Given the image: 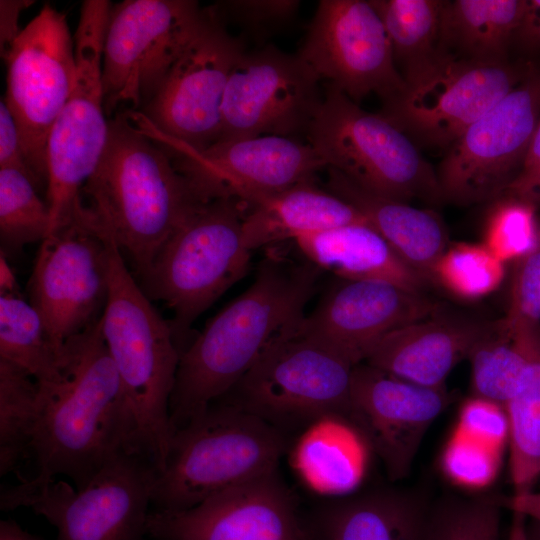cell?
Wrapping results in <instances>:
<instances>
[{"mask_svg": "<svg viewBox=\"0 0 540 540\" xmlns=\"http://www.w3.org/2000/svg\"><path fill=\"white\" fill-rule=\"evenodd\" d=\"M298 324L279 336L223 396L284 433L330 415L347 418L356 366L300 332Z\"/></svg>", "mask_w": 540, "mask_h": 540, "instance_id": "cell-10", "label": "cell"}, {"mask_svg": "<svg viewBox=\"0 0 540 540\" xmlns=\"http://www.w3.org/2000/svg\"><path fill=\"white\" fill-rule=\"evenodd\" d=\"M223 11L251 32L284 26L300 6L297 0H234L222 2Z\"/></svg>", "mask_w": 540, "mask_h": 540, "instance_id": "cell-42", "label": "cell"}, {"mask_svg": "<svg viewBox=\"0 0 540 540\" xmlns=\"http://www.w3.org/2000/svg\"><path fill=\"white\" fill-rule=\"evenodd\" d=\"M3 168H11L24 173L38 189L23 151L16 122L2 98L0 101V169Z\"/></svg>", "mask_w": 540, "mask_h": 540, "instance_id": "cell-43", "label": "cell"}, {"mask_svg": "<svg viewBox=\"0 0 540 540\" xmlns=\"http://www.w3.org/2000/svg\"><path fill=\"white\" fill-rule=\"evenodd\" d=\"M209 200L166 147L128 117L109 120L107 144L82 189L83 213L112 236L141 277L169 237Z\"/></svg>", "mask_w": 540, "mask_h": 540, "instance_id": "cell-3", "label": "cell"}, {"mask_svg": "<svg viewBox=\"0 0 540 540\" xmlns=\"http://www.w3.org/2000/svg\"><path fill=\"white\" fill-rule=\"evenodd\" d=\"M429 510L412 493L377 489L334 499L307 527L311 540H425Z\"/></svg>", "mask_w": 540, "mask_h": 540, "instance_id": "cell-24", "label": "cell"}, {"mask_svg": "<svg viewBox=\"0 0 540 540\" xmlns=\"http://www.w3.org/2000/svg\"><path fill=\"white\" fill-rule=\"evenodd\" d=\"M532 67L445 54L405 81L381 113L420 148L445 151L470 125L509 94Z\"/></svg>", "mask_w": 540, "mask_h": 540, "instance_id": "cell-12", "label": "cell"}, {"mask_svg": "<svg viewBox=\"0 0 540 540\" xmlns=\"http://www.w3.org/2000/svg\"><path fill=\"white\" fill-rule=\"evenodd\" d=\"M0 540H46L24 530L13 520H1Z\"/></svg>", "mask_w": 540, "mask_h": 540, "instance_id": "cell-48", "label": "cell"}, {"mask_svg": "<svg viewBox=\"0 0 540 540\" xmlns=\"http://www.w3.org/2000/svg\"><path fill=\"white\" fill-rule=\"evenodd\" d=\"M30 0H1L0 1V47L3 57L21 30L18 19L22 11L31 6Z\"/></svg>", "mask_w": 540, "mask_h": 540, "instance_id": "cell-46", "label": "cell"}, {"mask_svg": "<svg viewBox=\"0 0 540 540\" xmlns=\"http://www.w3.org/2000/svg\"><path fill=\"white\" fill-rule=\"evenodd\" d=\"M503 508L540 523V492L534 490L500 498Z\"/></svg>", "mask_w": 540, "mask_h": 540, "instance_id": "cell-47", "label": "cell"}, {"mask_svg": "<svg viewBox=\"0 0 540 540\" xmlns=\"http://www.w3.org/2000/svg\"><path fill=\"white\" fill-rule=\"evenodd\" d=\"M437 311L423 293L384 281L340 279L303 316L298 330L358 365L386 335Z\"/></svg>", "mask_w": 540, "mask_h": 540, "instance_id": "cell-22", "label": "cell"}, {"mask_svg": "<svg viewBox=\"0 0 540 540\" xmlns=\"http://www.w3.org/2000/svg\"><path fill=\"white\" fill-rule=\"evenodd\" d=\"M500 498L450 496L430 507L425 540H501Z\"/></svg>", "mask_w": 540, "mask_h": 540, "instance_id": "cell-37", "label": "cell"}, {"mask_svg": "<svg viewBox=\"0 0 540 540\" xmlns=\"http://www.w3.org/2000/svg\"><path fill=\"white\" fill-rule=\"evenodd\" d=\"M384 26L404 81L445 54L440 45L443 0H369Z\"/></svg>", "mask_w": 540, "mask_h": 540, "instance_id": "cell-30", "label": "cell"}, {"mask_svg": "<svg viewBox=\"0 0 540 540\" xmlns=\"http://www.w3.org/2000/svg\"><path fill=\"white\" fill-rule=\"evenodd\" d=\"M295 450L294 462L305 480L318 490L347 494L363 479L366 440L346 417L330 415L307 427Z\"/></svg>", "mask_w": 540, "mask_h": 540, "instance_id": "cell-29", "label": "cell"}, {"mask_svg": "<svg viewBox=\"0 0 540 540\" xmlns=\"http://www.w3.org/2000/svg\"><path fill=\"white\" fill-rule=\"evenodd\" d=\"M28 288L62 367L66 343L100 319L109 290L106 239L82 209L42 241Z\"/></svg>", "mask_w": 540, "mask_h": 540, "instance_id": "cell-15", "label": "cell"}, {"mask_svg": "<svg viewBox=\"0 0 540 540\" xmlns=\"http://www.w3.org/2000/svg\"><path fill=\"white\" fill-rule=\"evenodd\" d=\"M287 448L283 431L220 398L175 431L151 502L156 511H181L278 469Z\"/></svg>", "mask_w": 540, "mask_h": 540, "instance_id": "cell-5", "label": "cell"}, {"mask_svg": "<svg viewBox=\"0 0 540 540\" xmlns=\"http://www.w3.org/2000/svg\"><path fill=\"white\" fill-rule=\"evenodd\" d=\"M526 0H443L440 45L445 53L507 61Z\"/></svg>", "mask_w": 540, "mask_h": 540, "instance_id": "cell-28", "label": "cell"}, {"mask_svg": "<svg viewBox=\"0 0 540 540\" xmlns=\"http://www.w3.org/2000/svg\"><path fill=\"white\" fill-rule=\"evenodd\" d=\"M319 81L298 53L245 51L227 84L219 140L307 132L323 99Z\"/></svg>", "mask_w": 540, "mask_h": 540, "instance_id": "cell-19", "label": "cell"}, {"mask_svg": "<svg viewBox=\"0 0 540 540\" xmlns=\"http://www.w3.org/2000/svg\"><path fill=\"white\" fill-rule=\"evenodd\" d=\"M156 474L145 454L123 448L82 488L57 478L25 479L1 493L0 507L31 508L55 527V540H141Z\"/></svg>", "mask_w": 540, "mask_h": 540, "instance_id": "cell-8", "label": "cell"}, {"mask_svg": "<svg viewBox=\"0 0 540 540\" xmlns=\"http://www.w3.org/2000/svg\"><path fill=\"white\" fill-rule=\"evenodd\" d=\"M155 540H311L278 469L181 511H151Z\"/></svg>", "mask_w": 540, "mask_h": 540, "instance_id": "cell-20", "label": "cell"}, {"mask_svg": "<svg viewBox=\"0 0 540 540\" xmlns=\"http://www.w3.org/2000/svg\"><path fill=\"white\" fill-rule=\"evenodd\" d=\"M502 452L454 430L440 458L441 470L454 485L481 490L496 479Z\"/></svg>", "mask_w": 540, "mask_h": 540, "instance_id": "cell-39", "label": "cell"}, {"mask_svg": "<svg viewBox=\"0 0 540 540\" xmlns=\"http://www.w3.org/2000/svg\"><path fill=\"white\" fill-rule=\"evenodd\" d=\"M449 401L446 387L414 384L362 362L353 369L347 418L396 481L410 472L427 430Z\"/></svg>", "mask_w": 540, "mask_h": 540, "instance_id": "cell-21", "label": "cell"}, {"mask_svg": "<svg viewBox=\"0 0 540 540\" xmlns=\"http://www.w3.org/2000/svg\"><path fill=\"white\" fill-rule=\"evenodd\" d=\"M207 9L192 0H125L112 5L103 42L105 111L144 107L201 28Z\"/></svg>", "mask_w": 540, "mask_h": 540, "instance_id": "cell-11", "label": "cell"}, {"mask_svg": "<svg viewBox=\"0 0 540 540\" xmlns=\"http://www.w3.org/2000/svg\"><path fill=\"white\" fill-rule=\"evenodd\" d=\"M243 221L249 250L357 223L365 218L328 189L305 181L247 204Z\"/></svg>", "mask_w": 540, "mask_h": 540, "instance_id": "cell-27", "label": "cell"}, {"mask_svg": "<svg viewBox=\"0 0 540 540\" xmlns=\"http://www.w3.org/2000/svg\"><path fill=\"white\" fill-rule=\"evenodd\" d=\"M298 55L320 80L357 103L371 93L386 102L406 86L369 1L321 0Z\"/></svg>", "mask_w": 540, "mask_h": 540, "instance_id": "cell-18", "label": "cell"}, {"mask_svg": "<svg viewBox=\"0 0 540 540\" xmlns=\"http://www.w3.org/2000/svg\"><path fill=\"white\" fill-rule=\"evenodd\" d=\"M0 359L23 368L40 386L56 384L62 377L44 323L21 293L0 294Z\"/></svg>", "mask_w": 540, "mask_h": 540, "instance_id": "cell-32", "label": "cell"}, {"mask_svg": "<svg viewBox=\"0 0 540 540\" xmlns=\"http://www.w3.org/2000/svg\"><path fill=\"white\" fill-rule=\"evenodd\" d=\"M39 387V416L31 447L37 473L30 480L46 482L64 476L79 489L117 451L138 450L100 319L66 343L62 378Z\"/></svg>", "mask_w": 540, "mask_h": 540, "instance_id": "cell-2", "label": "cell"}, {"mask_svg": "<svg viewBox=\"0 0 540 540\" xmlns=\"http://www.w3.org/2000/svg\"><path fill=\"white\" fill-rule=\"evenodd\" d=\"M494 322L442 316L437 311L386 335L364 363L414 384L445 387L452 369L468 359Z\"/></svg>", "mask_w": 540, "mask_h": 540, "instance_id": "cell-23", "label": "cell"}, {"mask_svg": "<svg viewBox=\"0 0 540 540\" xmlns=\"http://www.w3.org/2000/svg\"><path fill=\"white\" fill-rule=\"evenodd\" d=\"M40 387L23 368L0 359V475L18 472L31 452Z\"/></svg>", "mask_w": 540, "mask_h": 540, "instance_id": "cell-34", "label": "cell"}, {"mask_svg": "<svg viewBox=\"0 0 540 540\" xmlns=\"http://www.w3.org/2000/svg\"><path fill=\"white\" fill-rule=\"evenodd\" d=\"M455 429L500 452L509 442L504 406L475 395L463 402Z\"/></svg>", "mask_w": 540, "mask_h": 540, "instance_id": "cell-41", "label": "cell"}, {"mask_svg": "<svg viewBox=\"0 0 540 540\" xmlns=\"http://www.w3.org/2000/svg\"><path fill=\"white\" fill-rule=\"evenodd\" d=\"M504 408L509 423L513 494H521L533 490L540 477V342Z\"/></svg>", "mask_w": 540, "mask_h": 540, "instance_id": "cell-33", "label": "cell"}, {"mask_svg": "<svg viewBox=\"0 0 540 540\" xmlns=\"http://www.w3.org/2000/svg\"><path fill=\"white\" fill-rule=\"evenodd\" d=\"M540 121V72L528 75L445 151L436 175L444 202L502 197L518 176Z\"/></svg>", "mask_w": 540, "mask_h": 540, "instance_id": "cell-13", "label": "cell"}, {"mask_svg": "<svg viewBox=\"0 0 540 540\" xmlns=\"http://www.w3.org/2000/svg\"><path fill=\"white\" fill-rule=\"evenodd\" d=\"M244 52L216 8H208L201 28L140 112L164 135L206 149L220 138L227 84Z\"/></svg>", "mask_w": 540, "mask_h": 540, "instance_id": "cell-16", "label": "cell"}, {"mask_svg": "<svg viewBox=\"0 0 540 540\" xmlns=\"http://www.w3.org/2000/svg\"><path fill=\"white\" fill-rule=\"evenodd\" d=\"M112 5L107 0H85L81 5L74 34L75 81L47 142L49 234L81 211L82 189L107 144L102 55Z\"/></svg>", "mask_w": 540, "mask_h": 540, "instance_id": "cell-9", "label": "cell"}, {"mask_svg": "<svg viewBox=\"0 0 540 540\" xmlns=\"http://www.w3.org/2000/svg\"><path fill=\"white\" fill-rule=\"evenodd\" d=\"M307 133L326 168L363 189L406 203L444 202L436 170L413 140L338 89L328 86Z\"/></svg>", "mask_w": 540, "mask_h": 540, "instance_id": "cell-7", "label": "cell"}, {"mask_svg": "<svg viewBox=\"0 0 540 540\" xmlns=\"http://www.w3.org/2000/svg\"><path fill=\"white\" fill-rule=\"evenodd\" d=\"M504 320L510 328L540 327V230L536 245L518 259Z\"/></svg>", "mask_w": 540, "mask_h": 540, "instance_id": "cell-40", "label": "cell"}, {"mask_svg": "<svg viewBox=\"0 0 540 540\" xmlns=\"http://www.w3.org/2000/svg\"><path fill=\"white\" fill-rule=\"evenodd\" d=\"M141 130L162 144L208 199L234 197L246 204L313 180L326 168L309 144L291 137L257 136L221 139L196 150L174 140L143 121Z\"/></svg>", "mask_w": 540, "mask_h": 540, "instance_id": "cell-17", "label": "cell"}, {"mask_svg": "<svg viewBox=\"0 0 540 540\" xmlns=\"http://www.w3.org/2000/svg\"><path fill=\"white\" fill-rule=\"evenodd\" d=\"M304 259L344 280H374L423 293L429 283L368 223L344 225L294 240Z\"/></svg>", "mask_w": 540, "mask_h": 540, "instance_id": "cell-26", "label": "cell"}, {"mask_svg": "<svg viewBox=\"0 0 540 540\" xmlns=\"http://www.w3.org/2000/svg\"><path fill=\"white\" fill-rule=\"evenodd\" d=\"M504 264L483 243H456L439 258L433 283L460 299L477 300L498 289L505 276Z\"/></svg>", "mask_w": 540, "mask_h": 540, "instance_id": "cell-36", "label": "cell"}, {"mask_svg": "<svg viewBox=\"0 0 540 540\" xmlns=\"http://www.w3.org/2000/svg\"><path fill=\"white\" fill-rule=\"evenodd\" d=\"M2 58L7 65L4 100L38 189H47L48 137L76 75L74 37L66 15L45 4Z\"/></svg>", "mask_w": 540, "mask_h": 540, "instance_id": "cell-14", "label": "cell"}, {"mask_svg": "<svg viewBox=\"0 0 540 540\" xmlns=\"http://www.w3.org/2000/svg\"><path fill=\"white\" fill-rule=\"evenodd\" d=\"M526 540H540V523L527 518Z\"/></svg>", "mask_w": 540, "mask_h": 540, "instance_id": "cell-50", "label": "cell"}, {"mask_svg": "<svg viewBox=\"0 0 540 540\" xmlns=\"http://www.w3.org/2000/svg\"><path fill=\"white\" fill-rule=\"evenodd\" d=\"M513 44L526 52L540 51V0H526Z\"/></svg>", "mask_w": 540, "mask_h": 540, "instance_id": "cell-45", "label": "cell"}, {"mask_svg": "<svg viewBox=\"0 0 540 540\" xmlns=\"http://www.w3.org/2000/svg\"><path fill=\"white\" fill-rule=\"evenodd\" d=\"M20 293L15 275L9 266L6 256L0 254V294Z\"/></svg>", "mask_w": 540, "mask_h": 540, "instance_id": "cell-49", "label": "cell"}, {"mask_svg": "<svg viewBox=\"0 0 540 540\" xmlns=\"http://www.w3.org/2000/svg\"><path fill=\"white\" fill-rule=\"evenodd\" d=\"M484 227V246L499 260L520 259L537 243V208L521 199L502 196L491 202Z\"/></svg>", "mask_w": 540, "mask_h": 540, "instance_id": "cell-38", "label": "cell"}, {"mask_svg": "<svg viewBox=\"0 0 540 540\" xmlns=\"http://www.w3.org/2000/svg\"><path fill=\"white\" fill-rule=\"evenodd\" d=\"M326 189L352 205L411 268L429 284L448 247L446 227L437 213L369 192L327 168Z\"/></svg>", "mask_w": 540, "mask_h": 540, "instance_id": "cell-25", "label": "cell"}, {"mask_svg": "<svg viewBox=\"0 0 540 540\" xmlns=\"http://www.w3.org/2000/svg\"><path fill=\"white\" fill-rule=\"evenodd\" d=\"M98 229L109 254V290L100 318L102 335L133 420L136 447L159 472L175 433L170 398L181 349L170 323L132 276L112 236Z\"/></svg>", "mask_w": 540, "mask_h": 540, "instance_id": "cell-4", "label": "cell"}, {"mask_svg": "<svg viewBox=\"0 0 540 540\" xmlns=\"http://www.w3.org/2000/svg\"><path fill=\"white\" fill-rule=\"evenodd\" d=\"M504 195L521 199L537 209L540 208V121L522 168Z\"/></svg>", "mask_w": 540, "mask_h": 540, "instance_id": "cell-44", "label": "cell"}, {"mask_svg": "<svg viewBox=\"0 0 540 540\" xmlns=\"http://www.w3.org/2000/svg\"><path fill=\"white\" fill-rule=\"evenodd\" d=\"M539 342L540 327L510 328L504 319L495 321L468 357L472 395L504 406L517 388Z\"/></svg>", "mask_w": 540, "mask_h": 540, "instance_id": "cell-31", "label": "cell"}, {"mask_svg": "<svg viewBox=\"0 0 540 540\" xmlns=\"http://www.w3.org/2000/svg\"><path fill=\"white\" fill-rule=\"evenodd\" d=\"M51 214L47 202L24 173L0 169V242L6 257L19 253L49 234Z\"/></svg>", "mask_w": 540, "mask_h": 540, "instance_id": "cell-35", "label": "cell"}, {"mask_svg": "<svg viewBox=\"0 0 540 540\" xmlns=\"http://www.w3.org/2000/svg\"><path fill=\"white\" fill-rule=\"evenodd\" d=\"M247 204L216 197L201 204L164 243L140 287L173 313L170 323L181 349L194 321L247 273L251 250L243 221Z\"/></svg>", "mask_w": 540, "mask_h": 540, "instance_id": "cell-6", "label": "cell"}, {"mask_svg": "<svg viewBox=\"0 0 540 540\" xmlns=\"http://www.w3.org/2000/svg\"><path fill=\"white\" fill-rule=\"evenodd\" d=\"M323 271L277 253L260 263L252 284L215 315L180 355L170 398L174 431L230 392L263 352L303 318Z\"/></svg>", "mask_w": 540, "mask_h": 540, "instance_id": "cell-1", "label": "cell"}]
</instances>
